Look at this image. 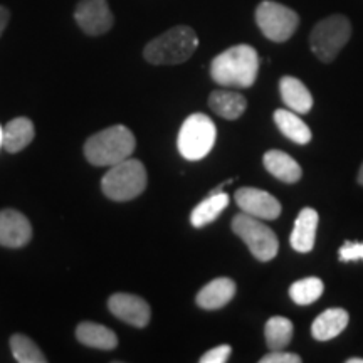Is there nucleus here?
Instances as JSON below:
<instances>
[{"label": "nucleus", "mask_w": 363, "mask_h": 363, "mask_svg": "<svg viewBox=\"0 0 363 363\" xmlns=\"http://www.w3.org/2000/svg\"><path fill=\"white\" fill-rule=\"evenodd\" d=\"M259 362L261 363H301V357L294 355V353H288L284 350H269V353L262 357Z\"/></svg>", "instance_id": "cd10ccee"}, {"label": "nucleus", "mask_w": 363, "mask_h": 363, "mask_svg": "<svg viewBox=\"0 0 363 363\" xmlns=\"http://www.w3.org/2000/svg\"><path fill=\"white\" fill-rule=\"evenodd\" d=\"M199 48V38L189 26H175L145 45L143 56L150 65L175 66L189 61Z\"/></svg>", "instance_id": "7ed1b4c3"}, {"label": "nucleus", "mask_w": 363, "mask_h": 363, "mask_svg": "<svg viewBox=\"0 0 363 363\" xmlns=\"http://www.w3.org/2000/svg\"><path fill=\"white\" fill-rule=\"evenodd\" d=\"M74 21L84 34L98 35L106 34L115 24L108 0H79L74 11Z\"/></svg>", "instance_id": "1a4fd4ad"}, {"label": "nucleus", "mask_w": 363, "mask_h": 363, "mask_svg": "<svg viewBox=\"0 0 363 363\" xmlns=\"http://www.w3.org/2000/svg\"><path fill=\"white\" fill-rule=\"evenodd\" d=\"M227 206H229V195L225 192L208 194L206 201H202L192 211V214H190V224L195 229H201V227L212 224L225 211Z\"/></svg>", "instance_id": "4be33fe9"}, {"label": "nucleus", "mask_w": 363, "mask_h": 363, "mask_svg": "<svg viewBox=\"0 0 363 363\" xmlns=\"http://www.w3.org/2000/svg\"><path fill=\"white\" fill-rule=\"evenodd\" d=\"M233 348L229 345H219L201 357V363H225L230 358Z\"/></svg>", "instance_id": "bb28decb"}, {"label": "nucleus", "mask_w": 363, "mask_h": 363, "mask_svg": "<svg viewBox=\"0 0 363 363\" xmlns=\"http://www.w3.org/2000/svg\"><path fill=\"white\" fill-rule=\"evenodd\" d=\"M217 140L216 123L203 113H194L180 126L177 148L185 160L197 162L212 152Z\"/></svg>", "instance_id": "39448f33"}, {"label": "nucleus", "mask_w": 363, "mask_h": 363, "mask_svg": "<svg viewBox=\"0 0 363 363\" xmlns=\"http://www.w3.org/2000/svg\"><path fill=\"white\" fill-rule=\"evenodd\" d=\"M338 259L342 262H353V261H363V242H347L340 247Z\"/></svg>", "instance_id": "a878e982"}, {"label": "nucleus", "mask_w": 363, "mask_h": 363, "mask_svg": "<svg viewBox=\"0 0 363 363\" xmlns=\"http://www.w3.org/2000/svg\"><path fill=\"white\" fill-rule=\"evenodd\" d=\"M259 56L249 44H238L211 62V76L224 88H251L257 79Z\"/></svg>", "instance_id": "f257e3e1"}, {"label": "nucleus", "mask_w": 363, "mask_h": 363, "mask_svg": "<svg viewBox=\"0 0 363 363\" xmlns=\"http://www.w3.org/2000/svg\"><path fill=\"white\" fill-rule=\"evenodd\" d=\"M318 222H320V216L315 208L305 207L301 208L296 220H294V227L291 233V247L298 252H311L315 247L316 240V229Z\"/></svg>", "instance_id": "4468645a"}, {"label": "nucleus", "mask_w": 363, "mask_h": 363, "mask_svg": "<svg viewBox=\"0 0 363 363\" xmlns=\"http://www.w3.org/2000/svg\"><path fill=\"white\" fill-rule=\"evenodd\" d=\"M11 350L12 355L19 363H45L48 358L40 352V348L33 340L26 335H13L11 338Z\"/></svg>", "instance_id": "393cba45"}, {"label": "nucleus", "mask_w": 363, "mask_h": 363, "mask_svg": "<svg viewBox=\"0 0 363 363\" xmlns=\"http://www.w3.org/2000/svg\"><path fill=\"white\" fill-rule=\"evenodd\" d=\"M76 338L79 340V343L89 348H96V350H115L118 345L115 331L103 325L91 323V321H84V323L78 325Z\"/></svg>", "instance_id": "aec40b11"}, {"label": "nucleus", "mask_w": 363, "mask_h": 363, "mask_svg": "<svg viewBox=\"0 0 363 363\" xmlns=\"http://www.w3.org/2000/svg\"><path fill=\"white\" fill-rule=\"evenodd\" d=\"M350 315L343 308H330L316 316L311 325V335L316 342H330L343 333L348 326Z\"/></svg>", "instance_id": "2eb2a0df"}, {"label": "nucleus", "mask_w": 363, "mask_h": 363, "mask_svg": "<svg viewBox=\"0 0 363 363\" xmlns=\"http://www.w3.org/2000/svg\"><path fill=\"white\" fill-rule=\"evenodd\" d=\"M347 363H363V358H348Z\"/></svg>", "instance_id": "7c9ffc66"}, {"label": "nucleus", "mask_w": 363, "mask_h": 363, "mask_svg": "<svg viewBox=\"0 0 363 363\" xmlns=\"http://www.w3.org/2000/svg\"><path fill=\"white\" fill-rule=\"evenodd\" d=\"M233 230L239 239L249 247V251L257 261L267 262L274 259L279 251V240L274 230L266 225L261 219L244 214L234 216Z\"/></svg>", "instance_id": "0eeeda50"}, {"label": "nucleus", "mask_w": 363, "mask_h": 363, "mask_svg": "<svg viewBox=\"0 0 363 363\" xmlns=\"http://www.w3.org/2000/svg\"><path fill=\"white\" fill-rule=\"evenodd\" d=\"M235 203L244 214L261 220H274L281 214V203L274 195L261 189L242 187L234 194Z\"/></svg>", "instance_id": "9d476101"}, {"label": "nucleus", "mask_w": 363, "mask_h": 363, "mask_svg": "<svg viewBox=\"0 0 363 363\" xmlns=\"http://www.w3.org/2000/svg\"><path fill=\"white\" fill-rule=\"evenodd\" d=\"M256 24L272 43H286L296 33L299 16L283 4L264 0L256 9Z\"/></svg>", "instance_id": "6e6552de"}, {"label": "nucleus", "mask_w": 363, "mask_h": 363, "mask_svg": "<svg viewBox=\"0 0 363 363\" xmlns=\"http://www.w3.org/2000/svg\"><path fill=\"white\" fill-rule=\"evenodd\" d=\"M279 93L286 106L289 110L298 113V115H305L310 113L313 108V96L310 89L301 83L298 78L293 76H284L279 81Z\"/></svg>", "instance_id": "f3484780"}, {"label": "nucleus", "mask_w": 363, "mask_h": 363, "mask_svg": "<svg viewBox=\"0 0 363 363\" xmlns=\"http://www.w3.org/2000/svg\"><path fill=\"white\" fill-rule=\"evenodd\" d=\"M352 38V24L345 16L335 13L313 27L310 45L315 56L323 62L337 59L342 49Z\"/></svg>", "instance_id": "423d86ee"}, {"label": "nucleus", "mask_w": 363, "mask_h": 363, "mask_svg": "<svg viewBox=\"0 0 363 363\" xmlns=\"http://www.w3.org/2000/svg\"><path fill=\"white\" fill-rule=\"evenodd\" d=\"M274 123L286 138L298 145H306L311 142L313 133L305 121L291 110H276Z\"/></svg>", "instance_id": "412c9836"}, {"label": "nucleus", "mask_w": 363, "mask_h": 363, "mask_svg": "<svg viewBox=\"0 0 363 363\" xmlns=\"http://www.w3.org/2000/svg\"><path fill=\"white\" fill-rule=\"evenodd\" d=\"M208 108L225 120H238L246 111L247 99L235 91L216 89L208 96Z\"/></svg>", "instance_id": "a211bd4d"}, {"label": "nucleus", "mask_w": 363, "mask_h": 363, "mask_svg": "<svg viewBox=\"0 0 363 363\" xmlns=\"http://www.w3.org/2000/svg\"><path fill=\"white\" fill-rule=\"evenodd\" d=\"M323 291V281L320 278H315V276H310V278L299 279L296 283L291 284V288H289V298H291L296 305L306 306L318 301Z\"/></svg>", "instance_id": "b1692460"}, {"label": "nucleus", "mask_w": 363, "mask_h": 363, "mask_svg": "<svg viewBox=\"0 0 363 363\" xmlns=\"http://www.w3.org/2000/svg\"><path fill=\"white\" fill-rule=\"evenodd\" d=\"M33 239V225L24 214L16 208L0 211V246L19 249Z\"/></svg>", "instance_id": "f8f14e48"}, {"label": "nucleus", "mask_w": 363, "mask_h": 363, "mask_svg": "<svg viewBox=\"0 0 363 363\" xmlns=\"http://www.w3.org/2000/svg\"><path fill=\"white\" fill-rule=\"evenodd\" d=\"M108 308L118 320L135 328H145L150 323L152 310L143 298L130 293H115L108 299Z\"/></svg>", "instance_id": "9b49d317"}, {"label": "nucleus", "mask_w": 363, "mask_h": 363, "mask_svg": "<svg viewBox=\"0 0 363 363\" xmlns=\"http://www.w3.org/2000/svg\"><path fill=\"white\" fill-rule=\"evenodd\" d=\"M135 135L125 125H113L89 136L84 143V157L94 167H113L133 155Z\"/></svg>", "instance_id": "f03ea898"}, {"label": "nucleus", "mask_w": 363, "mask_h": 363, "mask_svg": "<svg viewBox=\"0 0 363 363\" xmlns=\"http://www.w3.org/2000/svg\"><path fill=\"white\" fill-rule=\"evenodd\" d=\"M262 163H264V169L274 179L284 182V184H296L303 175L299 163L293 157H289L288 153L281 152V150L266 152Z\"/></svg>", "instance_id": "dca6fc26"}, {"label": "nucleus", "mask_w": 363, "mask_h": 363, "mask_svg": "<svg viewBox=\"0 0 363 363\" xmlns=\"http://www.w3.org/2000/svg\"><path fill=\"white\" fill-rule=\"evenodd\" d=\"M34 123L29 118H13L4 126V148L9 153H19L34 140Z\"/></svg>", "instance_id": "6ab92c4d"}, {"label": "nucleus", "mask_w": 363, "mask_h": 363, "mask_svg": "<svg viewBox=\"0 0 363 363\" xmlns=\"http://www.w3.org/2000/svg\"><path fill=\"white\" fill-rule=\"evenodd\" d=\"M294 326L291 320L284 316H272L264 326L266 345L269 350H286L293 340Z\"/></svg>", "instance_id": "5701e85b"}, {"label": "nucleus", "mask_w": 363, "mask_h": 363, "mask_svg": "<svg viewBox=\"0 0 363 363\" xmlns=\"http://www.w3.org/2000/svg\"><path fill=\"white\" fill-rule=\"evenodd\" d=\"M147 169L140 160H126L110 167L101 180V190L115 202H128L140 197L147 189Z\"/></svg>", "instance_id": "20e7f679"}, {"label": "nucleus", "mask_w": 363, "mask_h": 363, "mask_svg": "<svg viewBox=\"0 0 363 363\" xmlns=\"http://www.w3.org/2000/svg\"><path fill=\"white\" fill-rule=\"evenodd\" d=\"M235 283L229 278H217L211 283L203 286L201 291L197 293V298H195V303H197L199 308L207 311L220 310L229 305L235 296Z\"/></svg>", "instance_id": "ddd939ff"}, {"label": "nucleus", "mask_w": 363, "mask_h": 363, "mask_svg": "<svg viewBox=\"0 0 363 363\" xmlns=\"http://www.w3.org/2000/svg\"><path fill=\"white\" fill-rule=\"evenodd\" d=\"M4 147V126H0V148Z\"/></svg>", "instance_id": "2f4dec72"}, {"label": "nucleus", "mask_w": 363, "mask_h": 363, "mask_svg": "<svg viewBox=\"0 0 363 363\" xmlns=\"http://www.w3.org/2000/svg\"><path fill=\"white\" fill-rule=\"evenodd\" d=\"M358 184L363 185V163H362V167H360V172H358Z\"/></svg>", "instance_id": "c756f323"}, {"label": "nucleus", "mask_w": 363, "mask_h": 363, "mask_svg": "<svg viewBox=\"0 0 363 363\" xmlns=\"http://www.w3.org/2000/svg\"><path fill=\"white\" fill-rule=\"evenodd\" d=\"M9 21H11V12H9L7 7L0 6V38H2V34H4V30H6Z\"/></svg>", "instance_id": "c85d7f7f"}]
</instances>
